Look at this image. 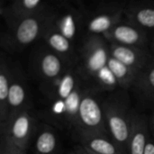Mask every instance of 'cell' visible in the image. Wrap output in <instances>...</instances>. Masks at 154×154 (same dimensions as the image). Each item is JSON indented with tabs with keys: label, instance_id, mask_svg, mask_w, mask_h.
I'll list each match as a JSON object with an SVG mask.
<instances>
[{
	"label": "cell",
	"instance_id": "52a82bcc",
	"mask_svg": "<svg viewBox=\"0 0 154 154\" xmlns=\"http://www.w3.org/2000/svg\"><path fill=\"white\" fill-rule=\"evenodd\" d=\"M49 22L66 38L75 42L85 31V5L81 2H61L51 7Z\"/></svg>",
	"mask_w": 154,
	"mask_h": 154
},
{
	"label": "cell",
	"instance_id": "30bf717a",
	"mask_svg": "<svg viewBox=\"0 0 154 154\" xmlns=\"http://www.w3.org/2000/svg\"><path fill=\"white\" fill-rule=\"evenodd\" d=\"M8 105L10 115L32 106L27 74L23 70L22 65L18 61L13 60Z\"/></svg>",
	"mask_w": 154,
	"mask_h": 154
},
{
	"label": "cell",
	"instance_id": "ba28073f",
	"mask_svg": "<svg viewBox=\"0 0 154 154\" xmlns=\"http://www.w3.org/2000/svg\"><path fill=\"white\" fill-rule=\"evenodd\" d=\"M102 94L103 92L87 84V88L81 98L78 123L74 132L83 130L109 134L102 106L104 99Z\"/></svg>",
	"mask_w": 154,
	"mask_h": 154
},
{
	"label": "cell",
	"instance_id": "6da1fadb",
	"mask_svg": "<svg viewBox=\"0 0 154 154\" xmlns=\"http://www.w3.org/2000/svg\"><path fill=\"white\" fill-rule=\"evenodd\" d=\"M108 133L123 154H128L133 108L128 91L116 90L106 95L102 103Z\"/></svg>",
	"mask_w": 154,
	"mask_h": 154
},
{
	"label": "cell",
	"instance_id": "7c38bea8",
	"mask_svg": "<svg viewBox=\"0 0 154 154\" xmlns=\"http://www.w3.org/2000/svg\"><path fill=\"white\" fill-rule=\"evenodd\" d=\"M82 83H84V81L78 74L75 66H73L57 79L39 89L47 104H51L66 100Z\"/></svg>",
	"mask_w": 154,
	"mask_h": 154
},
{
	"label": "cell",
	"instance_id": "9a60e30c",
	"mask_svg": "<svg viewBox=\"0 0 154 154\" xmlns=\"http://www.w3.org/2000/svg\"><path fill=\"white\" fill-rule=\"evenodd\" d=\"M72 137L88 152L96 154H123L109 134L77 130Z\"/></svg>",
	"mask_w": 154,
	"mask_h": 154
},
{
	"label": "cell",
	"instance_id": "e0dca14e",
	"mask_svg": "<svg viewBox=\"0 0 154 154\" xmlns=\"http://www.w3.org/2000/svg\"><path fill=\"white\" fill-rule=\"evenodd\" d=\"M109 51L113 58L137 72L143 70L152 60L145 48L109 43Z\"/></svg>",
	"mask_w": 154,
	"mask_h": 154
},
{
	"label": "cell",
	"instance_id": "8fae6325",
	"mask_svg": "<svg viewBox=\"0 0 154 154\" xmlns=\"http://www.w3.org/2000/svg\"><path fill=\"white\" fill-rule=\"evenodd\" d=\"M51 8L49 3L42 0H15L5 6L1 5L0 14L9 28L19 21L40 15Z\"/></svg>",
	"mask_w": 154,
	"mask_h": 154
},
{
	"label": "cell",
	"instance_id": "ac0fdd59",
	"mask_svg": "<svg viewBox=\"0 0 154 154\" xmlns=\"http://www.w3.org/2000/svg\"><path fill=\"white\" fill-rule=\"evenodd\" d=\"M150 136L148 116L133 109L128 141V154H144Z\"/></svg>",
	"mask_w": 154,
	"mask_h": 154
},
{
	"label": "cell",
	"instance_id": "8992f818",
	"mask_svg": "<svg viewBox=\"0 0 154 154\" xmlns=\"http://www.w3.org/2000/svg\"><path fill=\"white\" fill-rule=\"evenodd\" d=\"M70 67L73 66L69 65L45 43L34 49L29 61L30 74L39 88L57 79Z\"/></svg>",
	"mask_w": 154,
	"mask_h": 154
},
{
	"label": "cell",
	"instance_id": "484cf974",
	"mask_svg": "<svg viewBox=\"0 0 154 154\" xmlns=\"http://www.w3.org/2000/svg\"><path fill=\"white\" fill-rule=\"evenodd\" d=\"M149 119V129H150V134L151 136L154 140V110H152V113L148 116Z\"/></svg>",
	"mask_w": 154,
	"mask_h": 154
},
{
	"label": "cell",
	"instance_id": "5bb4252c",
	"mask_svg": "<svg viewBox=\"0 0 154 154\" xmlns=\"http://www.w3.org/2000/svg\"><path fill=\"white\" fill-rule=\"evenodd\" d=\"M42 38L45 44L56 54L61 57L69 65H76L78 59V48H76L75 42L61 34L50 23L49 21Z\"/></svg>",
	"mask_w": 154,
	"mask_h": 154
},
{
	"label": "cell",
	"instance_id": "4316f807",
	"mask_svg": "<svg viewBox=\"0 0 154 154\" xmlns=\"http://www.w3.org/2000/svg\"><path fill=\"white\" fill-rule=\"evenodd\" d=\"M73 151H74V152L76 154H89L88 152V151H87L84 147H82V146L79 145V144L76 145V146L73 148Z\"/></svg>",
	"mask_w": 154,
	"mask_h": 154
},
{
	"label": "cell",
	"instance_id": "7402d4cb",
	"mask_svg": "<svg viewBox=\"0 0 154 154\" xmlns=\"http://www.w3.org/2000/svg\"><path fill=\"white\" fill-rule=\"evenodd\" d=\"M107 67L115 76L121 89L128 91L132 88L139 72L116 60L111 55L107 62Z\"/></svg>",
	"mask_w": 154,
	"mask_h": 154
},
{
	"label": "cell",
	"instance_id": "3957f363",
	"mask_svg": "<svg viewBox=\"0 0 154 154\" xmlns=\"http://www.w3.org/2000/svg\"><path fill=\"white\" fill-rule=\"evenodd\" d=\"M40 124L37 112L32 106L28 107L10 115L4 123L0 124V138L28 152Z\"/></svg>",
	"mask_w": 154,
	"mask_h": 154
},
{
	"label": "cell",
	"instance_id": "83f0119b",
	"mask_svg": "<svg viewBox=\"0 0 154 154\" xmlns=\"http://www.w3.org/2000/svg\"><path fill=\"white\" fill-rule=\"evenodd\" d=\"M151 50H152V53L154 54V38L153 40H152V43H151Z\"/></svg>",
	"mask_w": 154,
	"mask_h": 154
},
{
	"label": "cell",
	"instance_id": "44dd1931",
	"mask_svg": "<svg viewBox=\"0 0 154 154\" xmlns=\"http://www.w3.org/2000/svg\"><path fill=\"white\" fill-rule=\"evenodd\" d=\"M11 67L12 60L2 52L0 57V124L4 123L10 115L8 96L11 80Z\"/></svg>",
	"mask_w": 154,
	"mask_h": 154
},
{
	"label": "cell",
	"instance_id": "7a4b0ae2",
	"mask_svg": "<svg viewBox=\"0 0 154 154\" xmlns=\"http://www.w3.org/2000/svg\"><path fill=\"white\" fill-rule=\"evenodd\" d=\"M110 58L109 42L101 35L86 34L78 48L75 69L82 80L92 86Z\"/></svg>",
	"mask_w": 154,
	"mask_h": 154
},
{
	"label": "cell",
	"instance_id": "d6986e66",
	"mask_svg": "<svg viewBox=\"0 0 154 154\" xmlns=\"http://www.w3.org/2000/svg\"><path fill=\"white\" fill-rule=\"evenodd\" d=\"M126 20L141 29L154 31V2L132 1L125 5Z\"/></svg>",
	"mask_w": 154,
	"mask_h": 154
},
{
	"label": "cell",
	"instance_id": "f546056e",
	"mask_svg": "<svg viewBox=\"0 0 154 154\" xmlns=\"http://www.w3.org/2000/svg\"><path fill=\"white\" fill-rule=\"evenodd\" d=\"M87 151H88V150H87ZM88 152L89 154H96V153H93V152H88Z\"/></svg>",
	"mask_w": 154,
	"mask_h": 154
},
{
	"label": "cell",
	"instance_id": "2e32d148",
	"mask_svg": "<svg viewBox=\"0 0 154 154\" xmlns=\"http://www.w3.org/2000/svg\"><path fill=\"white\" fill-rule=\"evenodd\" d=\"M131 91L141 106L154 110V59L139 72Z\"/></svg>",
	"mask_w": 154,
	"mask_h": 154
},
{
	"label": "cell",
	"instance_id": "9c48e42d",
	"mask_svg": "<svg viewBox=\"0 0 154 154\" xmlns=\"http://www.w3.org/2000/svg\"><path fill=\"white\" fill-rule=\"evenodd\" d=\"M126 4L101 2L94 7L85 5V32L87 34L101 35L109 32L123 20Z\"/></svg>",
	"mask_w": 154,
	"mask_h": 154
},
{
	"label": "cell",
	"instance_id": "277c9868",
	"mask_svg": "<svg viewBox=\"0 0 154 154\" xmlns=\"http://www.w3.org/2000/svg\"><path fill=\"white\" fill-rule=\"evenodd\" d=\"M51 9L40 15L19 21L9 27L0 36L2 48L12 52L21 51L42 38L48 24Z\"/></svg>",
	"mask_w": 154,
	"mask_h": 154
},
{
	"label": "cell",
	"instance_id": "5b68a950",
	"mask_svg": "<svg viewBox=\"0 0 154 154\" xmlns=\"http://www.w3.org/2000/svg\"><path fill=\"white\" fill-rule=\"evenodd\" d=\"M86 88L87 83L84 82L66 100L48 104L40 113V119L56 129L67 130L72 134L77 126L79 106Z\"/></svg>",
	"mask_w": 154,
	"mask_h": 154
},
{
	"label": "cell",
	"instance_id": "f1b7e54d",
	"mask_svg": "<svg viewBox=\"0 0 154 154\" xmlns=\"http://www.w3.org/2000/svg\"><path fill=\"white\" fill-rule=\"evenodd\" d=\"M68 154H76V153H75V152H74V151L72 150V151H70V152H69Z\"/></svg>",
	"mask_w": 154,
	"mask_h": 154
},
{
	"label": "cell",
	"instance_id": "603a6c76",
	"mask_svg": "<svg viewBox=\"0 0 154 154\" xmlns=\"http://www.w3.org/2000/svg\"><path fill=\"white\" fill-rule=\"evenodd\" d=\"M91 87L98 89L99 91L103 93L104 92L110 93V92L116 91L117 88H119L115 76L113 75V73L111 72V70L109 69L107 66L105 67L100 71V73L97 75V77L96 78Z\"/></svg>",
	"mask_w": 154,
	"mask_h": 154
},
{
	"label": "cell",
	"instance_id": "d4e9b609",
	"mask_svg": "<svg viewBox=\"0 0 154 154\" xmlns=\"http://www.w3.org/2000/svg\"><path fill=\"white\" fill-rule=\"evenodd\" d=\"M144 154H154V140L152 136H150L145 151H144Z\"/></svg>",
	"mask_w": 154,
	"mask_h": 154
},
{
	"label": "cell",
	"instance_id": "cb8c5ba5",
	"mask_svg": "<svg viewBox=\"0 0 154 154\" xmlns=\"http://www.w3.org/2000/svg\"><path fill=\"white\" fill-rule=\"evenodd\" d=\"M0 154H28V152L11 144L3 138H0Z\"/></svg>",
	"mask_w": 154,
	"mask_h": 154
},
{
	"label": "cell",
	"instance_id": "4fadbf2b",
	"mask_svg": "<svg viewBox=\"0 0 154 154\" xmlns=\"http://www.w3.org/2000/svg\"><path fill=\"white\" fill-rule=\"evenodd\" d=\"M103 37L109 42L118 45L145 48L148 43L146 31L133 24L129 21H121Z\"/></svg>",
	"mask_w": 154,
	"mask_h": 154
},
{
	"label": "cell",
	"instance_id": "ffe728a7",
	"mask_svg": "<svg viewBox=\"0 0 154 154\" xmlns=\"http://www.w3.org/2000/svg\"><path fill=\"white\" fill-rule=\"evenodd\" d=\"M32 144V154H59L61 147L56 128L44 122H41Z\"/></svg>",
	"mask_w": 154,
	"mask_h": 154
}]
</instances>
